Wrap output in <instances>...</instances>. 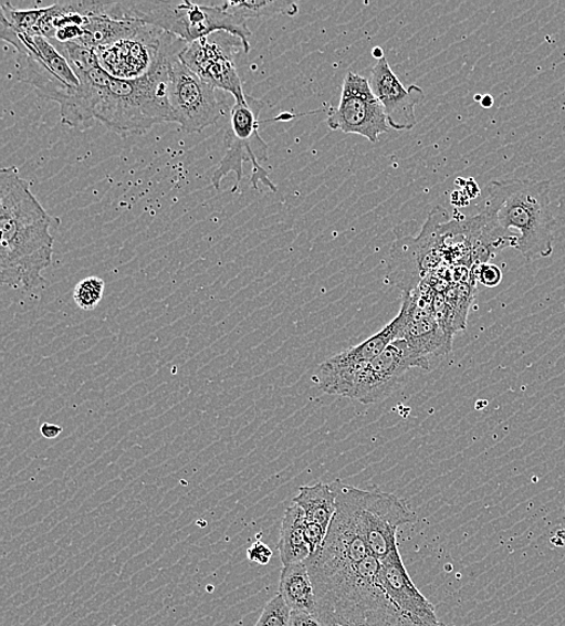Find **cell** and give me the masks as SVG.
<instances>
[{
  "label": "cell",
  "mask_w": 565,
  "mask_h": 626,
  "mask_svg": "<svg viewBox=\"0 0 565 626\" xmlns=\"http://www.w3.org/2000/svg\"><path fill=\"white\" fill-rule=\"evenodd\" d=\"M548 181L508 180L489 186V198L482 211L504 233H520L516 250L529 262L554 252L556 221L551 211Z\"/></svg>",
  "instance_id": "4"
},
{
  "label": "cell",
  "mask_w": 565,
  "mask_h": 626,
  "mask_svg": "<svg viewBox=\"0 0 565 626\" xmlns=\"http://www.w3.org/2000/svg\"><path fill=\"white\" fill-rule=\"evenodd\" d=\"M62 431L63 428L57 425L44 424L40 427V432H42L43 437L49 440L57 439Z\"/></svg>",
  "instance_id": "28"
},
{
  "label": "cell",
  "mask_w": 565,
  "mask_h": 626,
  "mask_svg": "<svg viewBox=\"0 0 565 626\" xmlns=\"http://www.w3.org/2000/svg\"><path fill=\"white\" fill-rule=\"evenodd\" d=\"M104 289L105 283L101 278H86L75 285L74 302L81 310H94L102 302Z\"/></svg>",
  "instance_id": "22"
},
{
  "label": "cell",
  "mask_w": 565,
  "mask_h": 626,
  "mask_svg": "<svg viewBox=\"0 0 565 626\" xmlns=\"http://www.w3.org/2000/svg\"><path fill=\"white\" fill-rule=\"evenodd\" d=\"M470 279L478 280L484 288L494 289L503 280V272L500 267L490 263L475 265L470 274Z\"/></svg>",
  "instance_id": "24"
},
{
  "label": "cell",
  "mask_w": 565,
  "mask_h": 626,
  "mask_svg": "<svg viewBox=\"0 0 565 626\" xmlns=\"http://www.w3.org/2000/svg\"><path fill=\"white\" fill-rule=\"evenodd\" d=\"M292 609L280 594L263 608L262 615L253 626H290Z\"/></svg>",
  "instance_id": "23"
},
{
  "label": "cell",
  "mask_w": 565,
  "mask_h": 626,
  "mask_svg": "<svg viewBox=\"0 0 565 626\" xmlns=\"http://www.w3.org/2000/svg\"><path fill=\"white\" fill-rule=\"evenodd\" d=\"M373 54L375 59H378V61L384 59V51L381 48H375Z\"/></svg>",
  "instance_id": "30"
},
{
  "label": "cell",
  "mask_w": 565,
  "mask_h": 626,
  "mask_svg": "<svg viewBox=\"0 0 565 626\" xmlns=\"http://www.w3.org/2000/svg\"><path fill=\"white\" fill-rule=\"evenodd\" d=\"M326 625L327 626H349V625H344V624L333 623V622L326 623Z\"/></svg>",
  "instance_id": "31"
},
{
  "label": "cell",
  "mask_w": 565,
  "mask_h": 626,
  "mask_svg": "<svg viewBox=\"0 0 565 626\" xmlns=\"http://www.w3.org/2000/svg\"><path fill=\"white\" fill-rule=\"evenodd\" d=\"M327 125L332 131L360 135L370 143H378L380 135L391 129L369 81L354 72L345 75L339 105L331 107Z\"/></svg>",
  "instance_id": "12"
},
{
  "label": "cell",
  "mask_w": 565,
  "mask_h": 626,
  "mask_svg": "<svg viewBox=\"0 0 565 626\" xmlns=\"http://www.w3.org/2000/svg\"><path fill=\"white\" fill-rule=\"evenodd\" d=\"M249 561L259 565H268L273 557V551L262 541H255L248 550Z\"/></svg>",
  "instance_id": "26"
},
{
  "label": "cell",
  "mask_w": 565,
  "mask_h": 626,
  "mask_svg": "<svg viewBox=\"0 0 565 626\" xmlns=\"http://www.w3.org/2000/svg\"><path fill=\"white\" fill-rule=\"evenodd\" d=\"M402 338L430 365L433 359L448 356L452 347V335L442 328L435 315L409 319Z\"/></svg>",
  "instance_id": "16"
},
{
  "label": "cell",
  "mask_w": 565,
  "mask_h": 626,
  "mask_svg": "<svg viewBox=\"0 0 565 626\" xmlns=\"http://www.w3.org/2000/svg\"><path fill=\"white\" fill-rule=\"evenodd\" d=\"M327 533L328 529L325 526L306 521L304 535L308 550H311V555L321 550L323 542L326 540Z\"/></svg>",
  "instance_id": "25"
},
{
  "label": "cell",
  "mask_w": 565,
  "mask_h": 626,
  "mask_svg": "<svg viewBox=\"0 0 565 626\" xmlns=\"http://www.w3.org/2000/svg\"><path fill=\"white\" fill-rule=\"evenodd\" d=\"M48 8L21 10L13 8L9 2L0 3V24L24 35H40L39 22L44 17Z\"/></svg>",
  "instance_id": "21"
},
{
  "label": "cell",
  "mask_w": 565,
  "mask_h": 626,
  "mask_svg": "<svg viewBox=\"0 0 565 626\" xmlns=\"http://www.w3.org/2000/svg\"><path fill=\"white\" fill-rule=\"evenodd\" d=\"M180 40L144 23L136 34L94 52L107 74L121 80H137L149 74Z\"/></svg>",
  "instance_id": "11"
},
{
  "label": "cell",
  "mask_w": 565,
  "mask_h": 626,
  "mask_svg": "<svg viewBox=\"0 0 565 626\" xmlns=\"http://www.w3.org/2000/svg\"><path fill=\"white\" fill-rule=\"evenodd\" d=\"M305 514L304 511L292 502L282 519L278 550L281 563L284 566L305 562L311 556L305 541Z\"/></svg>",
  "instance_id": "18"
},
{
  "label": "cell",
  "mask_w": 565,
  "mask_h": 626,
  "mask_svg": "<svg viewBox=\"0 0 565 626\" xmlns=\"http://www.w3.org/2000/svg\"><path fill=\"white\" fill-rule=\"evenodd\" d=\"M317 604L325 623L349 626H421L398 608L385 592L381 562L369 555L359 563L307 562Z\"/></svg>",
  "instance_id": "3"
},
{
  "label": "cell",
  "mask_w": 565,
  "mask_h": 626,
  "mask_svg": "<svg viewBox=\"0 0 565 626\" xmlns=\"http://www.w3.org/2000/svg\"><path fill=\"white\" fill-rule=\"evenodd\" d=\"M407 306L401 303L399 315L385 328L370 336L358 346L348 348L326 362H323L315 375L317 386L329 396L348 398L358 373L379 357L397 340L402 338L408 323Z\"/></svg>",
  "instance_id": "10"
},
{
  "label": "cell",
  "mask_w": 565,
  "mask_h": 626,
  "mask_svg": "<svg viewBox=\"0 0 565 626\" xmlns=\"http://www.w3.org/2000/svg\"><path fill=\"white\" fill-rule=\"evenodd\" d=\"M179 54L174 53L169 61L168 100L174 124L187 133H200L218 124L227 106L217 90L188 70Z\"/></svg>",
  "instance_id": "8"
},
{
  "label": "cell",
  "mask_w": 565,
  "mask_h": 626,
  "mask_svg": "<svg viewBox=\"0 0 565 626\" xmlns=\"http://www.w3.org/2000/svg\"><path fill=\"white\" fill-rule=\"evenodd\" d=\"M380 562V583L404 614L421 626H448L438 618L436 607L415 587L398 549Z\"/></svg>",
  "instance_id": "15"
},
{
  "label": "cell",
  "mask_w": 565,
  "mask_h": 626,
  "mask_svg": "<svg viewBox=\"0 0 565 626\" xmlns=\"http://www.w3.org/2000/svg\"><path fill=\"white\" fill-rule=\"evenodd\" d=\"M430 366L432 365L417 355L406 340H397L379 357L363 367L348 398L363 405L380 404L393 397L412 367L429 372L432 369Z\"/></svg>",
  "instance_id": "13"
},
{
  "label": "cell",
  "mask_w": 565,
  "mask_h": 626,
  "mask_svg": "<svg viewBox=\"0 0 565 626\" xmlns=\"http://www.w3.org/2000/svg\"><path fill=\"white\" fill-rule=\"evenodd\" d=\"M334 483L352 505L372 555L385 560L398 549V529L417 522V515L395 494L363 491L342 481Z\"/></svg>",
  "instance_id": "7"
},
{
  "label": "cell",
  "mask_w": 565,
  "mask_h": 626,
  "mask_svg": "<svg viewBox=\"0 0 565 626\" xmlns=\"http://www.w3.org/2000/svg\"><path fill=\"white\" fill-rule=\"evenodd\" d=\"M60 225L17 167L0 170V279L4 284L31 291L44 282L55 243L51 229Z\"/></svg>",
  "instance_id": "2"
},
{
  "label": "cell",
  "mask_w": 565,
  "mask_h": 626,
  "mask_svg": "<svg viewBox=\"0 0 565 626\" xmlns=\"http://www.w3.org/2000/svg\"><path fill=\"white\" fill-rule=\"evenodd\" d=\"M127 19L157 27L190 44L218 32L238 36L244 52L251 50V31L247 21L231 15L222 7L181 2H121Z\"/></svg>",
  "instance_id": "5"
},
{
  "label": "cell",
  "mask_w": 565,
  "mask_h": 626,
  "mask_svg": "<svg viewBox=\"0 0 565 626\" xmlns=\"http://www.w3.org/2000/svg\"><path fill=\"white\" fill-rule=\"evenodd\" d=\"M290 626H327L316 614L292 611Z\"/></svg>",
  "instance_id": "27"
},
{
  "label": "cell",
  "mask_w": 565,
  "mask_h": 626,
  "mask_svg": "<svg viewBox=\"0 0 565 626\" xmlns=\"http://www.w3.org/2000/svg\"><path fill=\"white\" fill-rule=\"evenodd\" d=\"M279 594L292 611L317 615L314 584L305 562L284 566L279 582Z\"/></svg>",
  "instance_id": "17"
},
{
  "label": "cell",
  "mask_w": 565,
  "mask_h": 626,
  "mask_svg": "<svg viewBox=\"0 0 565 626\" xmlns=\"http://www.w3.org/2000/svg\"><path fill=\"white\" fill-rule=\"evenodd\" d=\"M186 44L180 40L149 74L137 80L116 79L107 74L100 62L74 71L80 86L60 105L62 124L86 128L97 121L128 138L174 122L168 100L169 61Z\"/></svg>",
  "instance_id": "1"
},
{
  "label": "cell",
  "mask_w": 565,
  "mask_h": 626,
  "mask_svg": "<svg viewBox=\"0 0 565 626\" xmlns=\"http://www.w3.org/2000/svg\"><path fill=\"white\" fill-rule=\"evenodd\" d=\"M481 104L483 107H491L493 105V98L491 97V95H484V97L481 100Z\"/></svg>",
  "instance_id": "29"
},
{
  "label": "cell",
  "mask_w": 565,
  "mask_h": 626,
  "mask_svg": "<svg viewBox=\"0 0 565 626\" xmlns=\"http://www.w3.org/2000/svg\"><path fill=\"white\" fill-rule=\"evenodd\" d=\"M293 502L304 511L306 521L329 528L336 511L335 493L331 484L316 483L302 487Z\"/></svg>",
  "instance_id": "19"
},
{
  "label": "cell",
  "mask_w": 565,
  "mask_h": 626,
  "mask_svg": "<svg viewBox=\"0 0 565 626\" xmlns=\"http://www.w3.org/2000/svg\"><path fill=\"white\" fill-rule=\"evenodd\" d=\"M222 8L230 12L231 15L247 22L251 19L293 18L300 12L297 3L282 2V0H249V2H232V0H228Z\"/></svg>",
  "instance_id": "20"
},
{
  "label": "cell",
  "mask_w": 565,
  "mask_h": 626,
  "mask_svg": "<svg viewBox=\"0 0 565 626\" xmlns=\"http://www.w3.org/2000/svg\"><path fill=\"white\" fill-rule=\"evenodd\" d=\"M368 81L384 107L389 127L411 131L417 125L415 108L425 101V91L415 85L404 86L385 58L373 66Z\"/></svg>",
  "instance_id": "14"
},
{
  "label": "cell",
  "mask_w": 565,
  "mask_h": 626,
  "mask_svg": "<svg viewBox=\"0 0 565 626\" xmlns=\"http://www.w3.org/2000/svg\"><path fill=\"white\" fill-rule=\"evenodd\" d=\"M263 107L264 103L251 95H248L245 103H234L223 139L226 154L211 178L215 188L219 189L226 176L233 173L237 180L232 194H237L244 179V165L250 163L252 188L259 189L260 185H263L272 192H278V187L261 165L269 157V146L260 135V115Z\"/></svg>",
  "instance_id": "6"
},
{
  "label": "cell",
  "mask_w": 565,
  "mask_h": 626,
  "mask_svg": "<svg viewBox=\"0 0 565 626\" xmlns=\"http://www.w3.org/2000/svg\"><path fill=\"white\" fill-rule=\"evenodd\" d=\"M241 49L244 50V44L238 36L218 32L187 44L179 58L206 84L232 94L236 103H245L248 94L242 90L236 64V54Z\"/></svg>",
  "instance_id": "9"
}]
</instances>
